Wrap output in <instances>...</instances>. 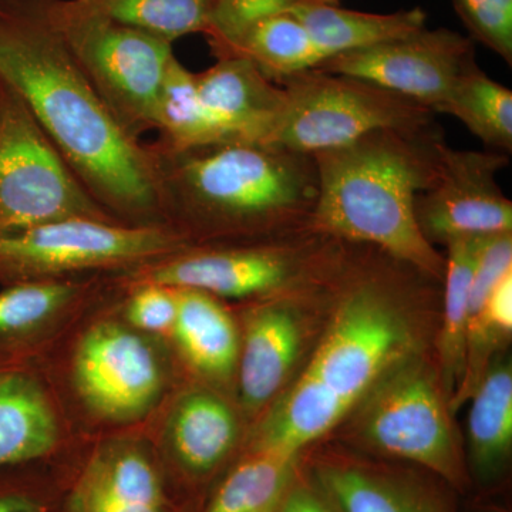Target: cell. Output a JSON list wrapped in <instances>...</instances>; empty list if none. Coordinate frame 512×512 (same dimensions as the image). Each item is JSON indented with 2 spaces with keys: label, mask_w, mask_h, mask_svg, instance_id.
<instances>
[{
  "label": "cell",
  "mask_w": 512,
  "mask_h": 512,
  "mask_svg": "<svg viewBox=\"0 0 512 512\" xmlns=\"http://www.w3.org/2000/svg\"><path fill=\"white\" fill-rule=\"evenodd\" d=\"M508 165L498 151H460L441 147L439 178L416 201V218L431 245L461 237L512 232V202L497 183Z\"/></svg>",
  "instance_id": "obj_15"
},
{
  "label": "cell",
  "mask_w": 512,
  "mask_h": 512,
  "mask_svg": "<svg viewBox=\"0 0 512 512\" xmlns=\"http://www.w3.org/2000/svg\"><path fill=\"white\" fill-rule=\"evenodd\" d=\"M52 500L29 485L0 487V512H52Z\"/></svg>",
  "instance_id": "obj_34"
},
{
  "label": "cell",
  "mask_w": 512,
  "mask_h": 512,
  "mask_svg": "<svg viewBox=\"0 0 512 512\" xmlns=\"http://www.w3.org/2000/svg\"><path fill=\"white\" fill-rule=\"evenodd\" d=\"M114 291L113 275L3 286L0 359L40 365Z\"/></svg>",
  "instance_id": "obj_16"
},
{
  "label": "cell",
  "mask_w": 512,
  "mask_h": 512,
  "mask_svg": "<svg viewBox=\"0 0 512 512\" xmlns=\"http://www.w3.org/2000/svg\"><path fill=\"white\" fill-rule=\"evenodd\" d=\"M239 355L235 392L239 412L256 417L284 389L302 346V325L291 302H252L238 316Z\"/></svg>",
  "instance_id": "obj_18"
},
{
  "label": "cell",
  "mask_w": 512,
  "mask_h": 512,
  "mask_svg": "<svg viewBox=\"0 0 512 512\" xmlns=\"http://www.w3.org/2000/svg\"><path fill=\"white\" fill-rule=\"evenodd\" d=\"M0 77L104 210L126 224H164L150 148L121 130L87 79L56 0H0Z\"/></svg>",
  "instance_id": "obj_1"
},
{
  "label": "cell",
  "mask_w": 512,
  "mask_h": 512,
  "mask_svg": "<svg viewBox=\"0 0 512 512\" xmlns=\"http://www.w3.org/2000/svg\"><path fill=\"white\" fill-rule=\"evenodd\" d=\"M82 439L42 365L0 369V470L64 458Z\"/></svg>",
  "instance_id": "obj_17"
},
{
  "label": "cell",
  "mask_w": 512,
  "mask_h": 512,
  "mask_svg": "<svg viewBox=\"0 0 512 512\" xmlns=\"http://www.w3.org/2000/svg\"><path fill=\"white\" fill-rule=\"evenodd\" d=\"M292 5V0H215L205 33L212 52L221 55L256 23L284 13Z\"/></svg>",
  "instance_id": "obj_31"
},
{
  "label": "cell",
  "mask_w": 512,
  "mask_h": 512,
  "mask_svg": "<svg viewBox=\"0 0 512 512\" xmlns=\"http://www.w3.org/2000/svg\"><path fill=\"white\" fill-rule=\"evenodd\" d=\"M293 3H326V5H336L338 0H292Z\"/></svg>",
  "instance_id": "obj_35"
},
{
  "label": "cell",
  "mask_w": 512,
  "mask_h": 512,
  "mask_svg": "<svg viewBox=\"0 0 512 512\" xmlns=\"http://www.w3.org/2000/svg\"><path fill=\"white\" fill-rule=\"evenodd\" d=\"M443 146L439 127L380 130L312 154L319 194L309 231L372 245L441 281L446 259L421 232L416 201L439 178Z\"/></svg>",
  "instance_id": "obj_3"
},
{
  "label": "cell",
  "mask_w": 512,
  "mask_h": 512,
  "mask_svg": "<svg viewBox=\"0 0 512 512\" xmlns=\"http://www.w3.org/2000/svg\"><path fill=\"white\" fill-rule=\"evenodd\" d=\"M165 476L210 483L232 464L242 440L241 412L225 393L185 380L146 427Z\"/></svg>",
  "instance_id": "obj_13"
},
{
  "label": "cell",
  "mask_w": 512,
  "mask_h": 512,
  "mask_svg": "<svg viewBox=\"0 0 512 512\" xmlns=\"http://www.w3.org/2000/svg\"><path fill=\"white\" fill-rule=\"evenodd\" d=\"M198 96L229 141L268 143L284 113V87L254 63L238 56L218 57L195 74Z\"/></svg>",
  "instance_id": "obj_19"
},
{
  "label": "cell",
  "mask_w": 512,
  "mask_h": 512,
  "mask_svg": "<svg viewBox=\"0 0 512 512\" xmlns=\"http://www.w3.org/2000/svg\"><path fill=\"white\" fill-rule=\"evenodd\" d=\"M177 293V320L170 345L185 379L224 393L235 383L239 328L221 299L188 288Z\"/></svg>",
  "instance_id": "obj_21"
},
{
  "label": "cell",
  "mask_w": 512,
  "mask_h": 512,
  "mask_svg": "<svg viewBox=\"0 0 512 512\" xmlns=\"http://www.w3.org/2000/svg\"><path fill=\"white\" fill-rule=\"evenodd\" d=\"M284 113L268 144L312 154L355 143L380 130L439 127L429 107L365 80L308 70L279 82Z\"/></svg>",
  "instance_id": "obj_8"
},
{
  "label": "cell",
  "mask_w": 512,
  "mask_h": 512,
  "mask_svg": "<svg viewBox=\"0 0 512 512\" xmlns=\"http://www.w3.org/2000/svg\"><path fill=\"white\" fill-rule=\"evenodd\" d=\"M279 512H338L326 495L319 490L318 485L309 480H302L301 474H296L295 480Z\"/></svg>",
  "instance_id": "obj_33"
},
{
  "label": "cell",
  "mask_w": 512,
  "mask_h": 512,
  "mask_svg": "<svg viewBox=\"0 0 512 512\" xmlns=\"http://www.w3.org/2000/svg\"><path fill=\"white\" fill-rule=\"evenodd\" d=\"M156 130L160 131L156 144L171 151L229 141L202 104L195 73L185 69L177 57L165 74L157 104Z\"/></svg>",
  "instance_id": "obj_27"
},
{
  "label": "cell",
  "mask_w": 512,
  "mask_h": 512,
  "mask_svg": "<svg viewBox=\"0 0 512 512\" xmlns=\"http://www.w3.org/2000/svg\"><path fill=\"white\" fill-rule=\"evenodd\" d=\"M69 218L123 222L94 200L0 77V237Z\"/></svg>",
  "instance_id": "obj_9"
},
{
  "label": "cell",
  "mask_w": 512,
  "mask_h": 512,
  "mask_svg": "<svg viewBox=\"0 0 512 512\" xmlns=\"http://www.w3.org/2000/svg\"><path fill=\"white\" fill-rule=\"evenodd\" d=\"M119 296L116 285L40 363L82 437L144 429L187 380L168 343L121 318Z\"/></svg>",
  "instance_id": "obj_4"
},
{
  "label": "cell",
  "mask_w": 512,
  "mask_h": 512,
  "mask_svg": "<svg viewBox=\"0 0 512 512\" xmlns=\"http://www.w3.org/2000/svg\"><path fill=\"white\" fill-rule=\"evenodd\" d=\"M487 237H461L447 244L448 256L443 276V326L439 339V379L448 404L453 402L464 379L468 301L478 255Z\"/></svg>",
  "instance_id": "obj_25"
},
{
  "label": "cell",
  "mask_w": 512,
  "mask_h": 512,
  "mask_svg": "<svg viewBox=\"0 0 512 512\" xmlns=\"http://www.w3.org/2000/svg\"><path fill=\"white\" fill-rule=\"evenodd\" d=\"M298 461V456L245 446L201 512H279Z\"/></svg>",
  "instance_id": "obj_24"
},
{
  "label": "cell",
  "mask_w": 512,
  "mask_h": 512,
  "mask_svg": "<svg viewBox=\"0 0 512 512\" xmlns=\"http://www.w3.org/2000/svg\"><path fill=\"white\" fill-rule=\"evenodd\" d=\"M192 247L167 224L49 222L0 237V285L116 275Z\"/></svg>",
  "instance_id": "obj_6"
},
{
  "label": "cell",
  "mask_w": 512,
  "mask_h": 512,
  "mask_svg": "<svg viewBox=\"0 0 512 512\" xmlns=\"http://www.w3.org/2000/svg\"><path fill=\"white\" fill-rule=\"evenodd\" d=\"M477 66L468 37L448 29L427 30L330 57L316 69L365 80L443 113L460 77Z\"/></svg>",
  "instance_id": "obj_14"
},
{
  "label": "cell",
  "mask_w": 512,
  "mask_h": 512,
  "mask_svg": "<svg viewBox=\"0 0 512 512\" xmlns=\"http://www.w3.org/2000/svg\"><path fill=\"white\" fill-rule=\"evenodd\" d=\"M311 480L338 512H453L434 485L366 461L320 458Z\"/></svg>",
  "instance_id": "obj_20"
},
{
  "label": "cell",
  "mask_w": 512,
  "mask_h": 512,
  "mask_svg": "<svg viewBox=\"0 0 512 512\" xmlns=\"http://www.w3.org/2000/svg\"><path fill=\"white\" fill-rule=\"evenodd\" d=\"M481 512H505V511H501V510H497V508H493V510H485V511H481Z\"/></svg>",
  "instance_id": "obj_37"
},
{
  "label": "cell",
  "mask_w": 512,
  "mask_h": 512,
  "mask_svg": "<svg viewBox=\"0 0 512 512\" xmlns=\"http://www.w3.org/2000/svg\"><path fill=\"white\" fill-rule=\"evenodd\" d=\"M325 259L308 247L282 242H235V244L192 245L114 275L121 288L156 284L188 288L221 299L265 301L284 296L289 289L318 279L325 272Z\"/></svg>",
  "instance_id": "obj_11"
},
{
  "label": "cell",
  "mask_w": 512,
  "mask_h": 512,
  "mask_svg": "<svg viewBox=\"0 0 512 512\" xmlns=\"http://www.w3.org/2000/svg\"><path fill=\"white\" fill-rule=\"evenodd\" d=\"M443 113L460 120L485 146L511 153L512 92L478 66L460 77Z\"/></svg>",
  "instance_id": "obj_28"
},
{
  "label": "cell",
  "mask_w": 512,
  "mask_h": 512,
  "mask_svg": "<svg viewBox=\"0 0 512 512\" xmlns=\"http://www.w3.org/2000/svg\"><path fill=\"white\" fill-rule=\"evenodd\" d=\"M107 18L173 43L207 33L215 0H84Z\"/></svg>",
  "instance_id": "obj_29"
},
{
  "label": "cell",
  "mask_w": 512,
  "mask_h": 512,
  "mask_svg": "<svg viewBox=\"0 0 512 512\" xmlns=\"http://www.w3.org/2000/svg\"><path fill=\"white\" fill-rule=\"evenodd\" d=\"M288 12L305 26L325 60L413 35L426 28L427 19L419 8L376 15L326 3H293Z\"/></svg>",
  "instance_id": "obj_23"
},
{
  "label": "cell",
  "mask_w": 512,
  "mask_h": 512,
  "mask_svg": "<svg viewBox=\"0 0 512 512\" xmlns=\"http://www.w3.org/2000/svg\"><path fill=\"white\" fill-rule=\"evenodd\" d=\"M114 276V275H113ZM117 285V284H116ZM119 286V285H117ZM120 288L119 311L131 328L163 342H170L177 320L174 288L141 284Z\"/></svg>",
  "instance_id": "obj_30"
},
{
  "label": "cell",
  "mask_w": 512,
  "mask_h": 512,
  "mask_svg": "<svg viewBox=\"0 0 512 512\" xmlns=\"http://www.w3.org/2000/svg\"><path fill=\"white\" fill-rule=\"evenodd\" d=\"M13 366H23L22 363L9 362V360L0 359V369H5V367H13Z\"/></svg>",
  "instance_id": "obj_36"
},
{
  "label": "cell",
  "mask_w": 512,
  "mask_h": 512,
  "mask_svg": "<svg viewBox=\"0 0 512 512\" xmlns=\"http://www.w3.org/2000/svg\"><path fill=\"white\" fill-rule=\"evenodd\" d=\"M56 15L67 45L121 130L136 141L156 130L173 43L114 22L84 0H56Z\"/></svg>",
  "instance_id": "obj_7"
},
{
  "label": "cell",
  "mask_w": 512,
  "mask_h": 512,
  "mask_svg": "<svg viewBox=\"0 0 512 512\" xmlns=\"http://www.w3.org/2000/svg\"><path fill=\"white\" fill-rule=\"evenodd\" d=\"M467 420L468 478L494 487L507 474L512 450V367L510 359L491 362L471 394Z\"/></svg>",
  "instance_id": "obj_22"
},
{
  "label": "cell",
  "mask_w": 512,
  "mask_h": 512,
  "mask_svg": "<svg viewBox=\"0 0 512 512\" xmlns=\"http://www.w3.org/2000/svg\"><path fill=\"white\" fill-rule=\"evenodd\" d=\"M225 56L248 59L278 83L325 62L308 30L288 10L256 23L217 57Z\"/></svg>",
  "instance_id": "obj_26"
},
{
  "label": "cell",
  "mask_w": 512,
  "mask_h": 512,
  "mask_svg": "<svg viewBox=\"0 0 512 512\" xmlns=\"http://www.w3.org/2000/svg\"><path fill=\"white\" fill-rule=\"evenodd\" d=\"M399 285L389 272L369 268L345 279L328 332L302 373L348 413L413 356Z\"/></svg>",
  "instance_id": "obj_5"
},
{
  "label": "cell",
  "mask_w": 512,
  "mask_h": 512,
  "mask_svg": "<svg viewBox=\"0 0 512 512\" xmlns=\"http://www.w3.org/2000/svg\"><path fill=\"white\" fill-rule=\"evenodd\" d=\"M360 434L370 448L416 464L454 490L470 484L439 376L410 356L393 367L362 400Z\"/></svg>",
  "instance_id": "obj_10"
},
{
  "label": "cell",
  "mask_w": 512,
  "mask_h": 512,
  "mask_svg": "<svg viewBox=\"0 0 512 512\" xmlns=\"http://www.w3.org/2000/svg\"><path fill=\"white\" fill-rule=\"evenodd\" d=\"M72 460L60 512H178L146 427L83 437Z\"/></svg>",
  "instance_id": "obj_12"
},
{
  "label": "cell",
  "mask_w": 512,
  "mask_h": 512,
  "mask_svg": "<svg viewBox=\"0 0 512 512\" xmlns=\"http://www.w3.org/2000/svg\"><path fill=\"white\" fill-rule=\"evenodd\" d=\"M471 36L512 63V0H453Z\"/></svg>",
  "instance_id": "obj_32"
},
{
  "label": "cell",
  "mask_w": 512,
  "mask_h": 512,
  "mask_svg": "<svg viewBox=\"0 0 512 512\" xmlns=\"http://www.w3.org/2000/svg\"><path fill=\"white\" fill-rule=\"evenodd\" d=\"M164 224L191 245L311 232L315 158L268 143L225 141L171 151L148 144Z\"/></svg>",
  "instance_id": "obj_2"
}]
</instances>
